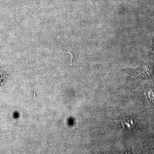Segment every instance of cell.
Wrapping results in <instances>:
<instances>
[{
  "label": "cell",
  "instance_id": "1",
  "mask_svg": "<svg viewBox=\"0 0 154 154\" xmlns=\"http://www.w3.org/2000/svg\"><path fill=\"white\" fill-rule=\"evenodd\" d=\"M120 126L124 130H130L133 129L134 127V120L133 119L128 116H124L119 119Z\"/></svg>",
  "mask_w": 154,
  "mask_h": 154
},
{
  "label": "cell",
  "instance_id": "2",
  "mask_svg": "<svg viewBox=\"0 0 154 154\" xmlns=\"http://www.w3.org/2000/svg\"><path fill=\"white\" fill-rule=\"evenodd\" d=\"M147 97H148V99L152 102L154 101V90L151 88L146 91Z\"/></svg>",
  "mask_w": 154,
  "mask_h": 154
}]
</instances>
